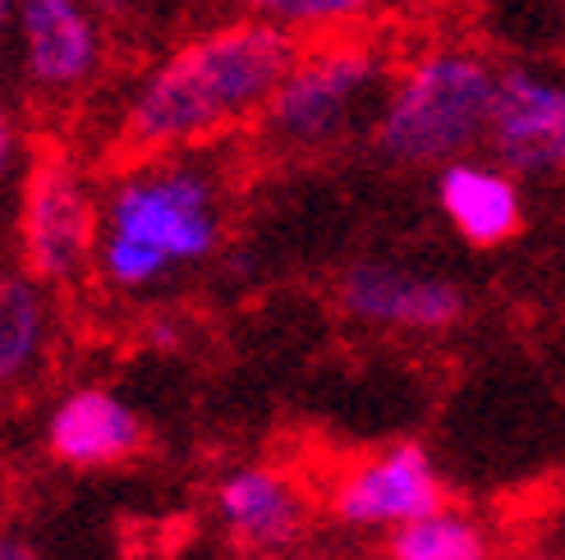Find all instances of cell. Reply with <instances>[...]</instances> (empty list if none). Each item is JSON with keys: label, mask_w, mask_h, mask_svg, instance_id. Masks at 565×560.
<instances>
[{"label": "cell", "mask_w": 565, "mask_h": 560, "mask_svg": "<svg viewBox=\"0 0 565 560\" xmlns=\"http://www.w3.org/2000/svg\"><path fill=\"white\" fill-rule=\"evenodd\" d=\"M102 203L93 198L83 171L55 148H38L23 175L19 203V254L23 271L42 286H74L97 267Z\"/></svg>", "instance_id": "4"}, {"label": "cell", "mask_w": 565, "mask_h": 560, "mask_svg": "<svg viewBox=\"0 0 565 560\" xmlns=\"http://www.w3.org/2000/svg\"><path fill=\"white\" fill-rule=\"evenodd\" d=\"M295 61L299 42L286 23L263 14L216 23L171 51L143 78L125 110L120 143L134 157H166L212 143L225 129L263 116Z\"/></svg>", "instance_id": "1"}, {"label": "cell", "mask_w": 565, "mask_h": 560, "mask_svg": "<svg viewBox=\"0 0 565 560\" xmlns=\"http://www.w3.org/2000/svg\"><path fill=\"white\" fill-rule=\"evenodd\" d=\"M14 157H19V125H14V116H10V106L0 101V184L10 180Z\"/></svg>", "instance_id": "16"}, {"label": "cell", "mask_w": 565, "mask_h": 560, "mask_svg": "<svg viewBox=\"0 0 565 560\" xmlns=\"http://www.w3.org/2000/svg\"><path fill=\"white\" fill-rule=\"evenodd\" d=\"M0 560H38V551L28 547L19 534H0Z\"/></svg>", "instance_id": "17"}, {"label": "cell", "mask_w": 565, "mask_h": 560, "mask_svg": "<svg viewBox=\"0 0 565 560\" xmlns=\"http://www.w3.org/2000/svg\"><path fill=\"white\" fill-rule=\"evenodd\" d=\"M212 500L221 528L248 551L276 556L299 547L308 534V500L280 469L239 464L216 483Z\"/></svg>", "instance_id": "10"}, {"label": "cell", "mask_w": 565, "mask_h": 560, "mask_svg": "<svg viewBox=\"0 0 565 560\" xmlns=\"http://www.w3.org/2000/svg\"><path fill=\"white\" fill-rule=\"evenodd\" d=\"M441 506H450L446 478L418 441H391L331 483V515L354 534H395Z\"/></svg>", "instance_id": "6"}, {"label": "cell", "mask_w": 565, "mask_h": 560, "mask_svg": "<svg viewBox=\"0 0 565 560\" xmlns=\"http://www.w3.org/2000/svg\"><path fill=\"white\" fill-rule=\"evenodd\" d=\"M10 6L14 0H0V28H6V19H10Z\"/></svg>", "instance_id": "18"}, {"label": "cell", "mask_w": 565, "mask_h": 560, "mask_svg": "<svg viewBox=\"0 0 565 560\" xmlns=\"http://www.w3.org/2000/svg\"><path fill=\"white\" fill-rule=\"evenodd\" d=\"M51 349V299L28 271H0V390L23 386Z\"/></svg>", "instance_id": "13"}, {"label": "cell", "mask_w": 565, "mask_h": 560, "mask_svg": "<svg viewBox=\"0 0 565 560\" xmlns=\"http://www.w3.org/2000/svg\"><path fill=\"white\" fill-rule=\"evenodd\" d=\"M386 560H492V542L473 515L441 506L386 534Z\"/></svg>", "instance_id": "14"}, {"label": "cell", "mask_w": 565, "mask_h": 560, "mask_svg": "<svg viewBox=\"0 0 565 560\" xmlns=\"http://www.w3.org/2000/svg\"><path fill=\"white\" fill-rule=\"evenodd\" d=\"M341 308L345 317L363 326L437 335L465 322L469 294L456 280H441V276H418L386 262H359L341 276Z\"/></svg>", "instance_id": "8"}, {"label": "cell", "mask_w": 565, "mask_h": 560, "mask_svg": "<svg viewBox=\"0 0 565 560\" xmlns=\"http://www.w3.org/2000/svg\"><path fill=\"white\" fill-rule=\"evenodd\" d=\"M437 207L473 248H501L524 230V198L505 165L456 157L437 171Z\"/></svg>", "instance_id": "12"}, {"label": "cell", "mask_w": 565, "mask_h": 560, "mask_svg": "<svg viewBox=\"0 0 565 560\" xmlns=\"http://www.w3.org/2000/svg\"><path fill=\"white\" fill-rule=\"evenodd\" d=\"M225 235L221 193L189 161L143 157L102 203L97 276L120 294H148L175 271L216 254Z\"/></svg>", "instance_id": "2"}, {"label": "cell", "mask_w": 565, "mask_h": 560, "mask_svg": "<svg viewBox=\"0 0 565 560\" xmlns=\"http://www.w3.org/2000/svg\"><path fill=\"white\" fill-rule=\"evenodd\" d=\"M148 441L143 413L106 386H78L55 400L46 418V451L55 464L93 473L129 464Z\"/></svg>", "instance_id": "9"}, {"label": "cell", "mask_w": 565, "mask_h": 560, "mask_svg": "<svg viewBox=\"0 0 565 560\" xmlns=\"http://www.w3.org/2000/svg\"><path fill=\"white\" fill-rule=\"evenodd\" d=\"M382 65L369 46L335 42L322 51H308L290 65V74L280 78V88L263 106V133L280 148H322L335 143L363 97L373 93Z\"/></svg>", "instance_id": "5"}, {"label": "cell", "mask_w": 565, "mask_h": 560, "mask_svg": "<svg viewBox=\"0 0 565 560\" xmlns=\"http://www.w3.org/2000/svg\"><path fill=\"white\" fill-rule=\"evenodd\" d=\"M248 14H263L286 28H318V23H341L373 6V0H244Z\"/></svg>", "instance_id": "15"}, {"label": "cell", "mask_w": 565, "mask_h": 560, "mask_svg": "<svg viewBox=\"0 0 565 560\" xmlns=\"http://www.w3.org/2000/svg\"><path fill=\"white\" fill-rule=\"evenodd\" d=\"M497 69L473 51L441 46L405 69L377 120V152L401 165H446L488 143Z\"/></svg>", "instance_id": "3"}, {"label": "cell", "mask_w": 565, "mask_h": 560, "mask_svg": "<svg viewBox=\"0 0 565 560\" xmlns=\"http://www.w3.org/2000/svg\"><path fill=\"white\" fill-rule=\"evenodd\" d=\"M488 148L511 175L565 171V83L533 69L497 74Z\"/></svg>", "instance_id": "7"}, {"label": "cell", "mask_w": 565, "mask_h": 560, "mask_svg": "<svg viewBox=\"0 0 565 560\" xmlns=\"http://www.w3.org/2000/svg\"><path fill=\"white\" fill-rule=\"evenodd\" d=\"M23 65L42 93L83 88L102 61L93 14L78 0H23Z\"/></svg>", "instance_id": "11"}]
</instances>
